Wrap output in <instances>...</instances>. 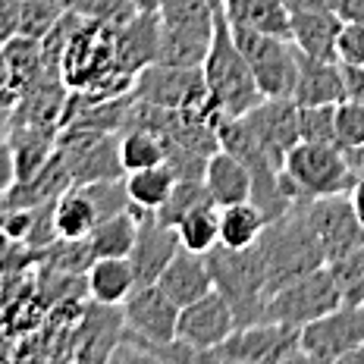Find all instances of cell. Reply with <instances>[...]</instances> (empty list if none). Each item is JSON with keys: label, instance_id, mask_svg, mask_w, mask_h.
Wrapping results in <instances>:
<instances>
[{"label": "cell", "instance_id": "cell-6", "mask_svg": "<svg viewBox=\"0 0 364 364\" xmlns=\"http://www.w3.org/2000/svg\"><path fill=\"white\" fill-rule=\"evenodd\" d=\"M299 343L305 361H346L355 348L364 346V305L361 301H343L323 317L305 323L299 330Z\"/></svg>", "mask_w": 364, "mask_h": 364}, {"label": "cell", "instance_id": "cell-10", "mask_svg": "<svg viewBox=\"0 0 364 364\" xmlns=\"http://www.w3.org/2000/svg\"><path fill=\"white\" fill-rule=\"evenodd\" d=\"M308 217L314 226V236L323 248L327 264L343 261L355 248L364 245V223L358 220L348 195H330V198H311Z\"/></svg>", "mask_w": 364, "mask_h": 364}, {"label": "cell", "instance_id": "cell-25", "mask_svg": "<svg viewBox=\"0 0 364 364\" xmlns=\"http://www.w3.org/2000/svg\"><path fill=\"white\" fill-rule=\"evenodd\" d=\"M299 139L311 145H336V104L299 107Z\"/></svg>", "mask_w": 364, "mask_h": 364}, {"label": "cell", "instance_id": "cell-4", "mask_svg": "<svg viewBox=\"0 0 364 364\" xmlns=\"http://www.w3.org/2000/svg\"><path fill=\"white\" fill-rule=\"evenodd\" d=\"M286 176L299 188L301 198H330V195H348L358 176L346 161V151L336 145H311L299 141L283 164Z\"/></svg>", "mask_w": 364, "mask_h": 364}, {"label": "cell", "instance_id": "cell-15", "mask_svg": "<svg viewBox=\"0 0 364 364\" xmlns=\"http://www.w3.org/2000/svg\"><path fill=\"white\" fill-rule=\"evenodd\" d=\"M346 19L339 13L317 6V10H295L292 13V41L301 54L339 60V35Z\"/></svg>", "mask_w": 364, "mask_h": 364}, {"label": "cell", "instance_id": "cell-20", "mask_svg": "<svg viewBox=\"0 0 364 364\" xmlns=\"http://www.w3.org/2000/svg\"><path fill=\"white\" fill-rule=\"evenodd\" d=\"M141 214H145V210L126 208V210H119V214L104 217L101 223L95 226V232L88 236L91 261H97V257H129L132 255Z\"/></svg>", "mask_w": 364, "mask_h": 364}, {"label": "cell", "instance_id": "cell-17", "mask_svg": "<svg viewBox=\"0 0 364 364\" xmlns=\"http://www.w3.org/2000/svg\"><path fill=\"white\" fill-rule=\"evenodd\" d=\"M139 286L135 267L129 257H97L85 270V289L88 299L97 305H123Z\"/></svg>", "mask_w": 364, "mask_h": 364}, {"label": "cell", "instance_id": "cell-32", "mask_svg": "<svg viewBox=\"0 0 364 364\" xmlns=\"http://www.w3.org/2000/svg\"><path fill=\"white\" fill-rule=\"evenodd\" d=\"M16 154H13V141H10V132L0 129V201L4 195L16 186Z\"/></svg>", "mask_w": 364, "mask_h": 364}, {"label": "cell", "instance_id": "cell-23", "mask_svg": "<svg viewBox=\"0 0 364 364\" xmlns=\"http://www.w3.org/2000/svg\"><path fill=\"white\" fill-rule=\"evenodd\" d=\"M179 245L188 252L208 255L220 245V208L214 201H204L195 210H188L186 217L176 223Z\"/></svg>", "mask_w": 364, "mask_h": 364}, {"label": "cell", "instance_id": "cell-21", "mask_svg": "<svg viewBox=\"0 0 364 364\" xmlns=\"http://www.w3.org/2000/svg\"><path fill=\"white\" fill-rule=\"evenodd\" d=\"M126 182V195H129V204L139 210H161L166 198L173 195L176 188V170L170 164H154V166H141V170H132L123 176Z\"/></svg>", "mask_w": 364, "mask_h": 364}, {"label": "cell", "instance_id": "cell-16", "mask_svg": "<svg viewBox=\"0 0 364 364\" xmlns=\"http://www.w3.org/2000/svg\"><path fill=\"white\" fill-rule=\"evenodd\" d=\"M223 16L236 28L292 38V10L286 0H223Z\"/></svg>", "mask_w": 364, "mask_h": 364}, {"label": "cell", "instance_id": "cell-24", "mask_svg": "<svg viewBox=\"0 0 364 364\" xmlns=\"http://www.w3.org/2000/svg\"><path fill=\"white\" fill-rule=\"evenodd\" d=\"M166 161V139L161 132L148 126H126L119 135V164L123 173L141 170V166H154Z\"/></svg>", "mask_w": 364, "mask_h": 364}, {"label": "cell", "instance_id": "cell-12", "mask_svg": "<svg viewBox=\"0 0 364 364\" xmlns=\"http://www.w3.org/2000/svg\"><path fill=\"white\" fill-rule=\"evenodd\" d=\"M292 101L299 107H317V104L346 101V79L339 60L308 57L299 50V73H295Z\"/></svg>", "mask_w": 364, "mask_h": 364}, {"label": "cell", "instance_id": "cell-18", "mask_svg": "<svg viewBox=\"0 0 364 364\" xmlns=\"http://www.w3.org/2000/svg\"><path fill=\"white\" fill-rule=\"evenodd\" d=\"M54 223H57L60 239L82 242L101 223V208H97V201L91 198V192L85 186H70L54 201Z\"/></svg>", "mask_w": 364, "mask_h": 364}, {"label": "cell", "instance_id": "cell-37", "mask_svg": "<svg viewBox=\"0 0 364 364\" xmlns=\"http://www.w3.org/2000/svg\"><path fill=\"white\" fill-rule=\"evenodd\" d=\"M6 343H10V339H6V333L0 330V358H6Z\"/></svg>", "mask_w": 364, "mask_h": 364}, {"label": "cell", "instance_id": "cell-33", "mask_svg": "<svg viewBox=\"0 0 364 364\" xmlns=\"http://www.w3.org/2000/svg\"><path fill=\"white\" fill-rule=\"evenodd\" d=\"M343 79H346V97L348 101L364 104V66L343 63Z\"/></svg>", "mask_w": 364, "mask_h": 364}, {"label": "cell", "instance_id": "cell-1", "mask_svg": "<svg viewBox=\"0 0 364 364\" xmlns=\"http://www.w3.org/2000/svg\"><path fill=\"white\" fill-rule=\"evenodd\" d=\"M204 85H208V113L220 126L226 119L245 117L252 107L264 101V91L257 88V79L242 57L236 38L230 32L223 10H217V26H214V41H210L208 60H204Z\"/></svg>", "mask_w": 364, "mask_h": 364}, {"label": "cell", "instance_id": "cell-26", "mask_svg": "<svg viewBox=\"0 0 364 364\" xmlns=\"http://www.w3.org/2000/svg\"><path fill=\"white\" fill-rule=\"evenodd\" d=\"M204 201H210L204 179H179L176 188H173V195L166 198V204L161 210H154V214H157V220H164L166 226H176L188 210H195Z\"/></svg>", "mask_w": 364, "mask_h": 364}, {"label": "cell", "instance_id": "cell-19", "mask_svg": "<svg viewBox=\"0 0 364 364\" xmlns=\"http://www.w3.org/2000/svg\"><path fill=\"white\" fill-rule=\"evenodd\" d=\"M267 226L270 214L257 201H239L230 208H220V245L232 248V252L255 248Z\"/></svg>", "mask_w": 364, "mask_h": 364}, {"label": "cell", "instance_id": "cell-30", "mask_svg": "<svg viewBox=\"0 0 364 364\" xmlns=\"http://www.w3.org/2000/svg\"><path fill=\"white\" fill-rule=\"evenodd\" d=\"M22 13H26V0H0V48L22 35Z\"/></svg>", "mask_w": 364, "mask_h": 364}, {"label": "cell", "instance_id": "cell-27", "mask_svg": "<svg viewBox=\"0 0 364 364\" xmlns=\"http://www.w3.org/2000/svg\"><path fill=\"white\" fill-rule=\"evenodd\" d=\"M336 148H364V104L348 101V97L336 104Z\"/></svg>", "mask_w": 364, "mask_h": 364}, {"label": "cell", "instance_id": "cell-34", "mask_svg": "<svg viewBox=\"0 0 364 364\" xmlns=\"http://www.w3.org/2000/svg\"><path fill=\"white\" fill-rule=\"evenodd\" d=\"M348 198H352L355 214H358V220L364 223V176H358V182H355V186H352V192H348Z\"/></svg>", "mask_w": 364, "mask_h": 364}, {"label": "cell", "instance_id": "cell-14", "mask_svg": "<svg viewBox=\"0 0 364 364\" xmlns=\"http://www.w3.org/2000/svg\"><path fill=\"white\" fill-rule=\"evenodd\" d=\"M157 286H161L179 308L192 305L195 299H201V295H208L214 289V273H210L208 255L179 248V252L173 255V261L164 267V273L157 277Z\"/></svg>", "mask_w": 364, "mask_h": 364}, {"label": "cell", "instance_id": "cell-2", "mask_svg": "<svg viewBox=\"0 0 364 364\" xmlns=\"http://www.w3.org/2000/svg\"><path fill=\"white\" fill-rule=\"evenodd\" d=\"M346 301L343 286L336 283V273L330 264L301 273V277L289 279L286 286H279L267 301V317L264 321H277L286 327L301 330L305 323L323 317L327 311L339 308Z\"/></svg>", "mask_w": 364, "mask_h": 364}, {"label": "cell", "instance_id": "cell-39", "mask_svg": "<svg viewBox=\"0 0 364 364\" xmlns=\"http://www.w3.org/2000/svg\"><path fill=\"white\" fill-rule=\"evenodd\" d=\"M0 226H4V210H0Z\"/></svg>", "mask_w": 364, "mask_h": 364}, {"label": "cell", "instance_id": "cell-13", "mask_svg": "<svg viewBox=\"0 0 364 364\" xmlns=\"http://www.w3.org/2000/svg\"><path fill=\"white\" fill-rule=\"evenodd\" d=\"M204 186H208V195L217 208H230V204L255 198L252 166L226 148H217L214 154L208 157V166H204Z\"/></svg>", "mask_w": 364, "mask_h": 364}, {"label": "cell", "instance_id": "cell-29", "mask_svg": "<svg viewBox=\"0 0 364 364\" xmlns=\"http://www.w3.org/2000/svg\"><path fill=\"white\" fill-rule=\"evenodd\" d=\"M339 63L364 66V22H346L339 35Z\"/></svg>", "mask_w": 364, "mask_h": 364}, {"label": "cell", "instance_id": "cell-31", "mask_svg": "<svg viewBox=\"0 0 364 364\" xmlns=\"http://www.w3.org/2000/svg\"><path fill=\"white\" fill-rule=\"evenodd\" d=\"M16 104H19V95H16V88H13L6 57H4V50H0V129L10 126L13 113H16Z\"/></svg>", "mask_w": 364, "mask_h": 364}, {"label": "cell", "instance_id": "cell-22", "mask_svg": "<svg viewBox=\"0 0 364 364\" xmlns=\"http://www.w3.org/2000/svg\"><path fill=\"white\" fill-rule=\"evenodd\" d=\"M0 50H4V57H6L13 88H16L19 97L26 95V91L32 88L44 73H48V57H44V41L41 38L16 35L13 41H6Z\"/></svg>", "mask_w": 364, "mask_h": 364}, {"label": "cell", "instance_id": "cell-5", "mask_svg": "<svg viewBox=\"0 0 364 364\" xmlns=\"http://www.w3.org/2000/svg\"><path fill=\"white\" fill-rule=\"evenodd\" d=\"M230 32L236 38L242 57L252 66L264 97H292L295 73H299V48H295L292 38L264 35L236 26H230Z\"/></svg>", "mask_w": 364, "mask_h": 364}, {"label": "cell", "instance_id": "cell-9", "mask_svg": "<svg viewBox=\"0 0 364 364\" xmlns=\"http://www.w3.org/2000/svg\"><path fill=\"white\" fill-rule=\"evenodd\" d=\"M236 327H239L236 308H232V301L214 286L208 295L195 299L192 305L179 308L176 339L182 346H188L201 358L204 352H210L214 346L223 343Z\"/></svg>", "mask_w": 364, "mask_h": 364}, {"label": "cell", "instance_id": "cell-36", "mask_svg": "<svg viewBox=\"0 0 364 364\" xmlns=\"http://www.w3.org/2000/svg\"><path fill=\"white\" fill-rule=\"evenodd\" d=\"M129 4H132L135 10H141V13H154L157 10V0H129Z\"/></svg>", "mask_w": 364, "mask_h": 364}, {"label": "cell", "instance_id": "cell-38", "mask_svg": "<svg viewBox=\"0 0 364 364\" xmlns=\"http://www.w3.org/2000/svg\"><path fill=\"white\" fill-rule=\"evenodd\" d=\"M210 6H214V10H223V0H208Z\"/></svg>", "mask_w": 364, "mask_h": 364}, {"label": "cell", "instance_id": "cell-7", "mask_svg": "<svg viewBox=\"0 0 364 364\" xmlns=\"http://www.w3.org/2000/svg\"><path fill=\"white\" fill-rule=\"evenodd\" d=\"M132 97L170 110H204L208 107L204 70H179V66H166V63H148L135 75Z\"/></svg>", "mask_w": 364, "mask_h": 364}, {"label": "cell", "instance_id": "cell-11", "mask_svg": "<svg viewBox=\"0 0 364 364\" xmlns=\"http://www.w3.org/2000/svg\"><path fill=\"white\" fill-rule=\"evenodd\" d=\"M179 236H176V226H166L164 220H157L154 210H145L139 223V236H135L132 245V261L135 277L139 283H157V277L164 273V267L173 261V255L179 252Z\"/></svg>", "mask_w": 364, "mask_h": 364}, {"label": "cell", "instance_id": "cell-35", "mask_svg": "<svg viewBox=\"0 0 364 364\" xmlns=\"http://www.w3.org/2000/svg\"><path fill=\"white\" fill-rule=\"evenodd\" d=\"M346 161H348V166H352L355 176H364V148L346 151Z\"/></svg>", "mask_w": 364, "mask_h": 364}, {"label": "cell", "instance_id": "cell-8", "mask_svg": "<svg viewBox=\"0 0 364 364\" xmlns=\"http://www.w3.org/2000/svg\"><path fill=\"white\" fill-rule=\"evenodd\" d=\"M239 119L245 123L248 135L261 148V154L273 166L283 170L286 154L301 141L299 139V104L292 97H264L257 107H252Z\"/></svg>", "mask_w": 364, "mask_h": 364}, {"label": "cell", "instance_id": "cell-28", "mask_svg": "<svg viewBox=\"0 0 364 364\" xmlns=\"http://www.w3.org/2000/svg\"><path fill=\"white\" fill-rule=\"evenodd\" d=\"M330 267L336 273V283L343 286L346 301H361L364 305V245L346 255L343 261H333Z\"/></svg>", "mask_w": 364, "mask_h": 364}, {"label": "cell", "instance_id": "cell-3", "mask_svg": "<svg viewBox=\"0 0 364 364\" xmlns=\"http://www.w3.org/2000/svg\"><path fill=\"white\" fill-rule=\"evenodd\" d=\"M198 361L226 364H277V361H305L301 358L299 330L277 321H257L236 327L220 346L204 352Z\"/></svg>", "mask_w": 364, "mask_h": 364}]
</instances>
